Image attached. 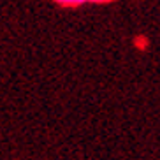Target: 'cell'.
Instances as JSON below:
<instances>
[{"instance_id": "6da1fadb", "label": "cell", "mask_w": 160, "mask_h": 160, "mask_svg": "<svg viewBox=\"0 0 160 160\" xmlns=\"http://www.w3.org/2000/svg\"><path fill=\"white\" fill-rule=\"evenodd\" d=\"M46 2L62 12H78L86 7H111L122 0H46Z\"/></svg>"}]
</instances>
